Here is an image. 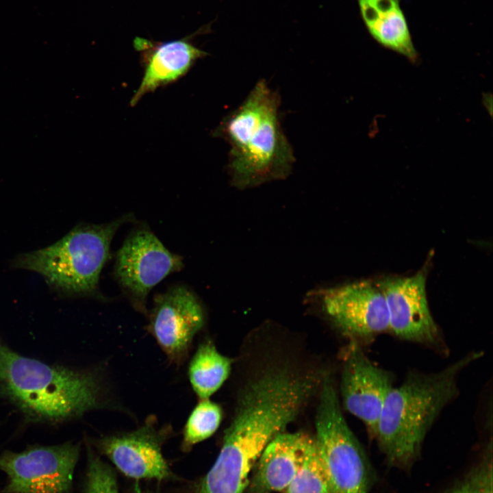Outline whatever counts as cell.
Instances as JSON below:
<instances>
[{
  "instance_id": "5b68a950",
  "label": "cell",
  "mask_w": 493,
  "mask_h": 493,
  "mask_svg": "<svg viewBox=\"0 0 493 493\" xmlns=\"http://www.w3.org/2000/svg\"><path fill=\"white\" fill-rule=\"evenodd\" d=\"M314 436L336 493H368L371 471L367 456L349 428L329 374L323 379Z\"/></svg>"
},
{
  "instance_id": "8fae6325",
  "label": "cell",
  "mask_w": 493,
  "mask_h": 493,
  "mask_svg": "<svg viewBox=\"0 0 493 493\" xmlns=\"http://www.w3.org/2000/svg\"><path fill=\"white\" fill-rule=\"evenodd\" d=\"M393 383L391 372L376 365L360 344L351 341L343 355L339 392L343 407L363 422L372 438Z\"/></svg>"
},
{
  "instance_id": "277c9868",
  "label": "cell",
  "mask_w": 493,
  "mask_h": 493,
  "mask_svg": "<svg viewBox=\"0 0 493 493\" xmlns=\"http://www.w3.org/2000/svg\"><path fill=\"white\" fill-rule=\"evenodd\" d=\"M129 219L77 225L53 244L17 255L11 266L38 273L60 297L99 299L100 275L110 257L111 242Z\"/></svg>"
},
{
  "instance_id": "e0dca14e",
  "label": "cell",
  "mask_w": 493,
  "mask_h": 493,
  "mask_svg": "<svg viewBox=\"0 0 493 493\" xmlns=\"http://www.w3.org/2000/svg\"><path fill=\"white\" fill-rule=\"evenodd\" d=\"M285 493H336L314 436Z\"/></svg>"
},
{
  "instance_id": "7c38bea8",
  "label": "cell",
  "mask_w": 493,
  "mask_h": 493,
  "mask_svg": "<svg viewBox=\"0 0 493 493\" xmlns=\"http://www.w3.org/2000/svg\"><path fill=\"white\" fill-rule=\"evenodd\" d=\"M377 286L386 301L390 331L405 340L433 347L442 345L440 329L429 307L422 270L411 277L384 279Z\"/></svg>"
},
{
  "instance_id": "9a60e30c",
  "label": "cell",
  "mask_w": 493,
  "mask_h": 493,
  "mask_svg": "<svg viewBox=\"0 0 493 493\" xmlns=\"http://www.w3.org/2000/svg\"><path fill=\"white\" fill-rule=\"evenodd\" d=\"M357 3L362 19L372 38L412 63L418 60L400 0H357Z\"/></svg>"
},
{
  "instance_id": "ac0fdd59",
  "label": "cell",
  "mask_w": 493,
  "mask_h": 493,
  "mask_svg": "<svg viewBox=\"0 0 493 493\" xmlns=\"http://www.w3.org/2000/svg\"><path fill=\"white\" fill-rule=\"evenodd\" d=\"M223 418L220 406L209 399H200L189 415L183 429L181 448L192 447L210 437L219 427Z\"/></svg>"
},
{
  "instance_id": "ba28073f",
  "label": "cell",
  "mask_w": 493,
  "mask_h": 493,
  "mask_svg": "<svg viewBox=\"0 0 493 493\" xmlns=\"http://www.w3.org/2000/svg\"><path fill=\"white\" fill-rule=\"evenodd\" d=\"M183 266L182 258L169 251L147 227L134 230L116 253L114 273L136 310L147 314L151 290Z\"/></svg>"
},
{
  "instance_id": "d6986e66",
  "label": "cell",
  "mask_w": 493,
  "mask_h": 493,
  "mask_svg": "<svg viewBox=\"0 0 493 493\" xmlns=\"http://www.w3.org/2000/svg\"><path fill=\"white\" fill-rule=\"evenodd\" d=\"M444 493H493L492 439L477 464Z\"/></svg>"
},
{
  "instance_id": "6da1fadb",
  "label": "cell",
  "mask_w": 493,
  "mask_h": 493,
  "mask_svg": "<svg viewBox=\"0 0 493 493\" xmlns=\"http://www.w3.org/2000/svg\"><path fill=\"white\" fill-rule=\"evenodd\" d=\"M94 368L49 364L23 355L0 336V398L27 422L60 425L108 406Z\"/></svg>"
},
{
  "instance_id": "2e32d148",
  "label": "cell",
  "mask_w": 493,
  "mask_h": 493,
  "mask_svg": "<svg viewBox=\"0 0 493 493\" xmlns=\"http://www.w3.org/2000/svg\"><path fill=\"white\" fill-rule=\"evenodd\" d=\"M231 358L221 354L210 340L202 342L188 369L191 386L200 399H209L225 383L231 370Z\"/></svg>"
},
{
  "instance_id": "8992f818",
  "label": "cell",
  "mask_w": 493,
  "mask_h": 493,
  "mask_svg": "<svg viewBox=\"0 0 493 493\" xmlns=\"http://www.w3.org/2000/svg\"><path fill=\"white\" fill-rule=\"evenodd\" d=\"M305 301L360 345L390 331L385 296L369 281L316 288L307 293Z\"/></svg>"
},
{
  "instance_id": "7a4b0ae2",
  "label": "cell",
  "mask_w": 493,
  "mask_h": 493,
  "mask_svg": "<svg viewBox=\"0 0 493 493\" xmlns=\"http://www.w3.org/2000/svg\"><path fill=\"white\" fill-rule=\"evenodd\" d=\"M280 97L259 80L244 101L226 115L213 135L229 144L227 171L238 190L286 179L295 162L281 126Z\"/></svg>"
},
{
  "instance_id": "9c48e42d",
  "label": "cell",
  "mask_w": 493,
  "mask_h": 493,
  "mask_svg": "<svg viewBox=\"0 0 493 493\" xmlns=\"http://www.w3.org/2000/svg\"><path fill=\"white\" fill-rule=\"evenodd\" d=\"M205 318L197 295L187 287L177 285L155 296L147 329L169 362L179 366L188 357Z\"/></svg>"
},
{
  "instance_id": "3957f363",
  "label": "cell",
  "mask_w": 493,
  "mask_h": 493,
  "mask_svg": "<svg viewBox=\"0 0 493 493\" xmlns=\"http://www.w3.org/2000/svg\"><path fill=\"white\" fill-rule=\"evenodd\" d=\"M482 355L472 351L436 372L412 371L392 387L373 437L390 464L405 468L416 459L434 422L457 396L460 373Z\"/></svg>"
},
{
  "instance_id": "5bb4252c",
  "label": "cell",
  "mask_w": 493,
  "mask_h": 493,
  "mask_svg": "<svg viewBox=\"0 0 493 493\" xmlns=\"http://www.w3.org/2000/svg\"><path fill=\"white\" fill-rule=\"evenodd\" d=\"M312 437L301 432L277 435L255 465L248 493L285 491L296 475Z\"/></svg>"
},
{
  "instance_id": "30bf717a",
  "label": "cell",
  "mask_w": 493,
  "mask_h": 493,
  "mask_svg": "<svg viewBox=\"0 0 493 493\" xmlns=\"http://www.w3.org/2000/svg\"><path fill=\"white\" fill-rule=\"evenodd\" d=\"M157 422L155 416H149L138 429L103 435L93 441L94 445L128 477L170 479L173 473L162 446L172 433L171 427H159Z\"/></svg>"
},
{
  "instance_id": "4fadbf2b",
  "label": "cell",
  "mask_w": 493,
  "mask_h": 493,
  "mask_svg": "<svg viewBox=\"0 0 493 493\" xmlns=\"http://www.w3.org/2000/svg\"><path fill=\"white\" fill-rule=\"evenodd\" d=\"M192 36L164 42L137 37L134 47L140 53L144 69L140 84L132 96L134 106L147 94L177 81L208 53L192 42Z\"/></svg>"
},
{
  "instance_id": "44dd1931",
  "label": "cell",
  "mask_w": 493,
  "mask_h": 493,
  "mask_svg": "<svg viewBox=\"0 0 493 493\" xmlns=\"http://www.w3.org/2000/svg\"><path fill=\"white\" fill-rule=\"evenodd\" d=\"M136 493H142V492H140V491H139V490H137V491L136 492Z\"/></svg>"
},
{
  "instance_id": "52a82bcc",
  "label": "cell",
  "mask_w": 493,
  "mask_h": 493,
  "mask_svg": "<svg viewBox=\"0 0 493 493\" xmlns=\"http://www.w3.org/2000/svg\"><path fill=\"white\" fill-rule=\"evenodd\" d=\"M79 452V444L72 442L4 451L0 455V470L7 477L3 493H70Z\"/></svg>"
},
{
  "instance_id": "ffe728a7",
  "label": "cell",
  "mask_w": 493,
  "mask_h": 493,
  "mask_svg": "<svg viewBox=\"0 0 493 493\" xmlns=\"http://www.w3.org/2000/svg\"><path fill=\"white\" fill-rule=\"evenodd\" d=\"M87 466L84 493H119L114 471L86 444Z\"/></svg>"
}]
</instances>
